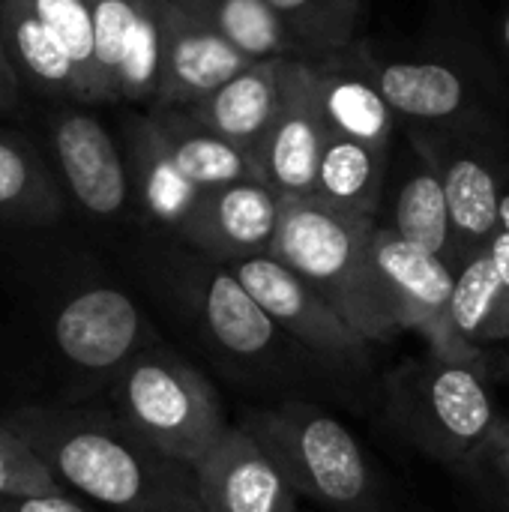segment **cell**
<instances>
[{
	"label": "cell",
	"mask_w": 509,
	"mask_h": 512,
	"mask_svg": "<svg viewBox=\"0 0 509 512\" xmlns=\"http://www.w3.org/2000/svg\"><path fill=\"white\" fill-rule=\"evenodd\" d=\"M138 279L168 324L252 405L339 399L351 393L255 303L228 264L210 261L168 234H150Z\"/></svg>",
	"instance_id": "cell-1"
},
{
	"label": "cell",
	"mask_w": 509,
	"mask_h": 512,
	"mask_svg": "<svg viewBox=\"0 0 509 512\" xmlns=\"http://www.w3.org/2000/svg\"><path fill=\"white\" fill-rule=\"evenodd\" d=\"M69 492L105 512H204L195 468L105 408L27 405L3 417Z\"/></svg>",
	"instance_id": "cell-2"
},
{
	"label": "cell",
	"mask_w": 509,
	"mask_h": 512,
	"mask_svg": "<svg viewBox=\"0 0 509 512\" xmlns=\"http://www.w3.org/2000/svg\"><path fill=\"white\" fill-rule=\"evenodd\" d=\"M486 354L405 360L381 384L384 423L423 456L456 468L501 420Z\"/></svg>",
	"instance_id": "cell-3"
},
{
	"label": "cell",
	"mask_w": 509,
	"mask_h": 512,
	"mask_svg": "<svg viewBox=\"0 0 509 512\" xmlns=\"http://www.w3.org/2000/svg\"><path fill=\"white\" fill-rule=\"evenodd\" d=\"M324 512H387V492L348 426L312 399L246 405L234 420Z\"/></svg>",
	"instance_id": "cell-4"
},
{
	"label": "cell",
	"mask_w": 509,
	"mask_h": 512,
	"mask_svg": "<svg viewBox=\"0 0 509 512\" xmlns=\"http://www.w3.org/2000/svg\"><path fill=\"white\" fill-rule=\"evenodd\" d=\"M378 219L342 213L318 198H285L270 255L312 285L372 345L396 339L375 276L372 234Z\"/></svg>",
	"instance_id": "cell-5"
},
{
	"label": "cell",
	"mask_w": 509,
	"mask_h": 512,
	"mask_svg": "<svg viewBox=\"0 0 509 512\" xmlns=\"http://www.w3.org/2000/svg\"><path fill=\"white\" fill-rule=\"evenodd\" d=\"M108 405L150 447L189 468L234 423L216 384L162 339L147 345L108 384Z\"/></svg>",
	"instance_id": "cell-6"
},
{
	"label": "cell",
	"mask_w": 509,
	"mask_h": 512,
	"mask_svg": "<svg viewBox=\"0 0 509 512\" xmlns=\"http://www.w3.org/2000/svg\"><path fill=\"white\" fill-rule=\"evenodd\" d=\"M231 270L282 333L309 351L351 393L354 402L369 405L375 396V345L366 336H360L312 285H306L273 255L237 261Z\"/></svg>",
	"instance_id": "cell-7"
},
{
	"label": "cell",
	"mask_w": 509,
	"mask_h": 512,
	"mask_svg": "<svg viewBox=\"0 0 509 512\" xmlns=\"http://www.w3.org/2000/svg\"><path fill=\"white\" fill-rule=\"evenodd\" d=\"M414 129L423 135L444 177L459 270L501 225V201L509 183V132L504 117Z\"/></svg>",
	"instance_id": "cell-8"
},
{
	"label": "cell",
	"mask_w": 509,
	"mask_h": 512,
	"mask_svg": "<svg viewBox=\"0 0 509 512\" xmlns=\"http://www.w3.org/2000/svg\"><path fill=\"white\" fill-rule=\"evenodd\" d=\"M372 75L405 126H453L498 114V87L486 66L456 48L423 54H387L366 48Z\"/></svg>",
	"instance_id": "cell-9"
},
{
	"label": "cell",
	"mask_w": 509,
	"mask_h": 512,
	"mask_svg": "<svg viewBox=\"0 0 509 512\" xmlns=\"http://www.w3.org/2000/svg\"><path fill=\"white\" fill-rule=\"evenodd\" d=\"M51 330L63 360L105 390L147 345L162 339L135 294L111 282L75 291L57 309Z\"/></svg>",
	"instance_id": "cell-10"
},
{
	"label": "cell",
	"mask_w": 509,
	"mask_h": 512,
	"mask_svg": "<svg viewBox=\"0 0 509 512\" xmlns=\"http://www.w3.org/2000/svg\"><path fill=\"white\" fill-rule=\"evenodd\" d=\"M327 138L330 126L318 99L315 63L288 57L282 69L279 111L255 150L261 180L282 198H312Z\"/></svg>",
	"instance_id": "cell-11"
},
{
	"label": "cell",
	"mask_w": 509,
	"mask_h": 512,
	"mask_svg": "<svg viewBox=\"0 0 509 512\" xmlns=\"http://www.w3.org/2000/svg\"><path fill=\"white\" fill-rule=\"evenodd\" d=\"M372 276L396 336L402 330H417L429 342V351H438L444 345L456 270L444 258L411 246L384 225H375Z\"/></svg>",
	"instance_id": "cell-12"
},
{
	"label": "cell",
	"mask_w": 509,
	"mask_h": 512,
	"mask_svg": "<svg viewBox=\"0 0 509 512\" xmlns=\"http://www.w3.org/2000/svg\"><path fill=\"white\" fill-rule=\"evenodd\" d=\"M285 198L264 180H237L207 189L180 228L171 234L198 255L237 264L246 258L270 255Z\"/></svg>",
	"instance_id": "cell-13"
},
{
	"label": "cell",
	"mask_w": 509,
	"mask_h": 512,
	"mask_svg": "<svg viewBox=\"0 0 509 512\" xmlns=\"http://www.w3.org/2000/svg\"><path fill=\"white\" fill-rule=\"evenodd\" d=\"M156 15L162 33V69L150 111L192 108L255 63L174 0H156Z\"/></svg>",
	"instance_id": "cell-14"
},
{
	"label": "cell",
	"mask_w": 509,
	"mask_h": 512,
	"mask_svg": "<svg viewBox=\"0 0 509 512\" xmlns=\"http://www.w3.org/2000/svg\"><path fill=\"white\" fill-rule=\"evenodd\" d=\"M399 132H402V141L396 135L399 144H393L387 192H384L378 225L390 228L411 246L444 258L456 270L450 204H447L441 168L414 126L402 123Z\"/></svg>",
	"instance_id": "cell-15"
},
{
	"label": "cell",
	"mask_w": 509,
	"mask_h": 512,
	"mask_svg": "<svg viewBox=\"0 0 509 512\" xmlns=\"http://www.w3.org/2000/svg\"><path fill=\"white\" fill-rule=\"evenodd\" d=\"M195 480L204 512H300L291 480L237 423L195 465Z\"/></svg>",
	"instance_id": "cell-16"
},
{
	"label": "cell",
	"mask_w": 509,
	"mask_h": 512,
	"mask_svg": "<svg viewBox=\"0 0 509 512\" xmlns=\"http://www.w3.org/2000/svg\"><path fill=\"white\" fill-rule=\"evenodd\" d=\"M312 63L321 111L330 132L393 153L402 123L372 75L366 45L354 42Z\"/></svg>",
	"instance_id": "cell-17"
},
{
	"label": "cell",
	"mask_w": 509,
	"mask_h": 512,
	"mask_svg": "<svg viewBox=\"0 0 509 512\" xmlns=\"http://www.w3.org/2000/svg\"><path fill=\"white\" fill-rule=\"evenodd\" d=\"M54 150L66 186L93 219H120L132 204L126 156L108 129L87 114H63L54 123Z\"/></svg>",
	"instance_id": "cell-18"
},
{
	"label": "cell",
	"mask_w": 509,
	"mask_h": 512,
	"mask_svg": "<svg viewBox=\"0 0 509 512\" xmlns=\"http://www.w3.org/2000/svg\"><path fill=\"white\" fill-rule=\"evenodd\" d=\"M126 168L132 180V198L156 234H174L180 222L189 216L195 201L204 195L198 192L174 165L156 117L132 114L126 120Z\"/></svg>",
	"instance_id": "cell-19"
},
{
	"label": "cell",
	"mask_w": 509,
	"mask_h": 512,
	"mask_svg": "<svg viewBox=\"0 0 509 512\" xmlns=\"http://www.w3.org/2000/svg\"><path fill=\"white\" fill-rule=\"evenodd\" d=\"M495 345H509V285L483 246L456 270L444 345L435 354L471 357Z\"/></svg>",
	"instance_id": "cell-20"
},
{
	"label": "cell",
	"mask_w": 509,
	"mask_h": 512,
	"mask_svg": "<svg viewBox=\"0 0 509 512\" xmlns=\"http://www.w3.org/2000/svg\"><path fill=\"white\" fill-rule=\"evenodd\" d=\"M285 60L288 57L255 60L216 93L183 111L207 132L255 153L279 111Z\"/></svg>",
	"instance_id": "cell-21"
},
{
	"label": "cell",
	"mask_w": 509,
	"mask_h": 512,
	"mask_svg": "<svg viewBox=\"0 0 509 512\" xmlns=\"http://www.w3.org/2000/svg\"><path fill=\"white\" fill-rule=\"evenodd\" d=\"M390 159L393 153L387 150H375L363 141L330 132L312 198L351 216L378 219L387 192Z\"/></svg>",
	"instance_id": "cell-22"
},
{
	"label": "cell",
	"mask_w": 509,
	"mask_h": 512,
	"mask_svg": "<svg viewBox=\"0 0 509 512\" xmlns=\"http://www.w3.org/2000/svg\"><path fill=\"white\" fill-rule=\"evenodd\" d=\"M150 114L159 123L162 141H165L177 171L198 192H207V189L225 186V183H237V180H261L255 153L207 132L186 111H150Z\"/></svg>",
	"instance_id": "cell-23"
},
{
	"label": "cell",
	"mask_w": 509,
	"mask_h": 512,
	"mask_svg": "<svg viewBox=\"0 0 509 512\" xmlns=\"http://www.w3.org/2000/svg\"><path fill=\"white\" fill-rule=\"evenodd\" d=\"M216 33H222L231 45H237L252 60L267 57H291L303 60L300 45L270 9L267 0H174Z\"/></svg>",
	"instance_id": "cell-24"
},
{
	"label": "cell",
	"mask_w": 509,
	"mask_h": 512,
	"mask_svg": "<svg viewBox=\"0 0 509 512\" xmlns=\"http://www.w3.org/2000/svg\"><path fill=\"white\" fill-rule=\"evenodd\" d=\"M0 33L36 81L81 96L75 63L60 36L42 21L33 0H0Z\"/></svg>",
	"instance_id": "cell-25"
},
{
	"label": "cell",
	"mask_w": 509,
	"mask_h": 512,
	"mask_svg": "<svg viewBox=\"0 0 509 512\" xmlns=\"http://www.w3.org/2000/svg\"><path fill=\"white\" fill-rule=\"evenodd\" d=\"M300 45L303 60H321L357 42L366 0H267Z\"/></svg>",
	"instance_id": "cell-26"
},
{
	"label": "cell",
	"mask_w": 509,
	"mask_h": 512,
	"mask_svg": "<svg viewBox=\"0 0 509 512\" xmlns=\"http://www.w3.org/2000/svg\"><path fill=\"white\" fill-rule=\"evenodd\" d=\"M60 207V192L33 156L12 141H0V216L18 222H54Z\"/></svg>",
	"instance_id": "cell-27"
},
{
	"label": "cell",
	"mask_w": 509,
	"mask_h": 512,
	"mask_svg": "<svg viewBox=\"0 0 509 512\" xmlns=\"http://www.w3.org/2000/svg\"><path fill=\"white\" fill-rule=\"evenodd\" d=\"M159 69H162V33L156 0H147L120 57L117 69V99L129 102H156L159 93Z\"/></svg>",
	"instance_id": "cell-28"
},
{
	"label": "cell",
	"mask_w": 509,
	"mask_h": 512,
	"mask_svg": "<svg viewBox=\"0 0 509 512\" xmlns=\"http://www.w3.org/2000/svg\"><path fill=\"white\" fill-rule=\"evenodd\" d=\"M468 492L492 512H509V414L453 468Z\"/></svg>",
	"instance_id": "cell-29"
},
{
	"label": "cell",
	"mask_w": 509,
	"mask_h": 512,
	"mask_svg": "<svg viewBox=\"0 0 509 512\" xmlns=\"http://www.w3.org/2000/svg\"><path fill=\"white\" fill-rule=\"evenodd\" d=\"M96 39V99H117L123 45L147 0H87Z\"/></svg>",
	"instance_id": "cell-30"
},
{
	"label": "cell",
	"mask_w": 509,
	"mask_h": 512,
	"mask_svg": "<svg viewBox=\"0 0 509 512\" xmlns=\"http://www.w3.org/2000/svg\"><path fill=\"white\" fill-rule=\"evenodd\" d=\"M42 21L60 36L66 45L78 81L81 99H96V39H93V18L87 0H33Z\"/></svg>",
	"instance_id": "cell-31"
},
{
	"label": "cell",
	"mask_w": 509,
	"mask_h": 512,
	"mask_svg": "<svg viewBox=\"0 0 509 512\" xmlns=\"http://www.w3.org/2000/svg\"><path fill=\"white\" fill-rule=\"evenodd\" d=\"M66 492L36 450L0 417V498H39Z\"/></svg>",
	"instance_id": "cell-32"
},
{
	"label": "cell",
	"mask_w": 509,
	"mask_h": 512,
	"mask_svg": "<svg viewBox=\"0 0 509 512\" xmlns=\"http://www.w3.org/2000/svg\"><path fill=\"white\" fill-rule=\"evenodd\" d=\"M3 512H102L99 507L81 504L78 498L66 492L57 495H39V498H0Z\"/></svg>",
	"instance_id": "cell-33"
},
{
	"label": "cell",
	"mask_w": 509,
	"mask_h": 512,
	"mask_svg": "<svg viewBox=\"0 0 509 512\" xmlns=\"http://www.w3.org/2000/svg\"><path fill=\"white\" fill-rule=\"evenodd\" d=\"M486 252H489V258H492L495 270L501 273V279L509 285V231L498 228V231H495V237L486 243Z\"/></svg>",
	"instance_id": "cell-34"
},
{
	"label": "cell",
	"mask_w": 509,
	"mask_h": 512,
	"mask_svg": "<svg viewBox=\"0 0 509 512\" xmlns=\"http://www.w3.org/2000/svg\"><path fill=\"white\" fill-rule=\"evenodd\" d=\"M15 96V75L6 63V54H3V45H0V105L12 102Z\"/></svg>",
	"instance_id": "cell-35"
},
{
	"label": "cell",
	"mask_w": 509,
	"mask_h": 512,
	"mask_svg": "<svg viewBox=\"0 0 509 512\" xmlns=\"http://www.w3.org/2000/svg\"><path fill=\"white\" fill-rule=\"evenodd\" d=\"M498 36H501V51H504V57H507V66H509V3L504 6V12H501V21H498Z\"/></svg>",
	"instance_id": "cell-36"
},
{
	"label": "cell",
	"mask_w": 509,
	"mask_h": 512,
	"mask_svg": "<svg viewBox=\"0 0 509 512\" xmlns=\"http://www.w3.org/2000/svg\"><path fill=\"white\" fill-rule=\"evenodd\" d=\"M498 228L509 231V183H507V192H504V201H501V225H498Z\"/></svg>",
	"instance_id": "cell-37"
},
{
	"label": "cell",
	"mask_w": 509,
	"mask_h": 512,
	"mask_svg": "<svg viewBox=\"0 0 509 512\" xmlns=\"http://www.w3.org/2000/svg\"><path fill=\"white\" fill-rule=\"evenodd\" d=\"M492 375H495V378H504L509 384V357L507 360H501L498 366H492Z\"/></svg>",
	"instance_id": "cell-38"
},
{
	"label": "cell",
	"mask_w": 509,
	"mask_h": 512,
	"mask_svg": "<svg viewBox=\"0 0 509 512\" xmlns=\"http://www.w3.org/2000/svg\"><path fill=\"white\" fill-rule=\"evenodd\" d=\"M0 512H3V510H0Z\"/></svg>",
	"instance_id": "cell-39"
}]
</instances>
